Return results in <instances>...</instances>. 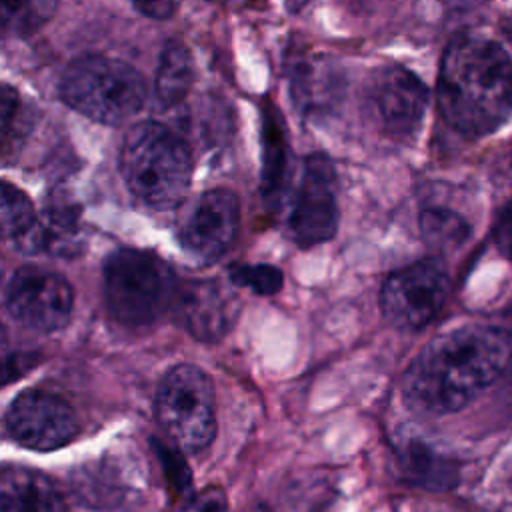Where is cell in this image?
<instances>
[{"instance_id": "obj_22", "label": "cell", "mask_w": 512, "mask_h": 512, "mask_svg": "<svg viewBox=\"0 0 512 512\" xmlns=\"http://www.w3.org/2000/svg\"><path fill=\"white\" fill-rule=\"evenodd\" d=\"M54 8L56 0H0V36L36 30L52 16Z\"/></svg>"}, {"instance_id": "obj_1", "label": "cell", "mask_w": 512, "mask_h": 512, "mask_svg": "<svg viewBox=\"0 0 512 512\" xmlns=\"http://www.w3.org/2000/svg\"><path fill=\"white\" fill-rule=\"evenodd\" d=\"M512 348L486 326H464L430 340L402 376L406 404L428 416L464 408L506 368Z\"/></svg>"}, {"instance_id": "obj_10", "label": "cell", "mask_w": 512, "mask_h": 512, "mask_svg": "<svg viewBox=\"0 0 512 512\" xmlns=\"http://www.w3.org/2000/svg\"><path fill=\"white\" fill-rule=\"evenodd\" d=\"M238 226V198L230 190L216 188L200 194L186 210L178 228V240L196 260L212 262L230 248Z\"/></svg>"}, {"instance_id": "obj_30", "label": "cell", "mask_w": 512, "mask_h": 512, "mask_svg": "<svg viewBox=\"0 0 512 512\" xmlns=\"http://www.w3.org/2000/svg\"><path fill=\"white\" fill-rule=\"evenodd\" d=\"M230 2H248V0H230Z\"/></svg>"}, {"instance_id": "obj_15", "label": "cell", "mask_w": 512, "mask_h": 512, "mask_svg": "<svg viewBox=\"0 0 512 512\" xmlns=\"http://www.w3.org/2000/svg\"><path fill=\"white\" fill-rule=\"evenodd\" d=\"M20 248L28 254L72 256L80 252L82 228L78 212L70 206H50L18 236Z\"/></svg>"}, {"instance_id": "obj_27", "label": "cell", "mask_w": 512, "mask_h": 512, "mask_svg": "<svg viewBox=\"0 0 512 512\" xmlns=\"http://www.w3.org/2000/svg\"><path fill=\"white\" fill-rule=\"evenodd\" d=\"M182 512H226V494L220 488H206L196 494Z\"/></svg>"}, {"instance_id": "obj_5", "label": "cell", "mask_w": 512, "mask_h": 512, "mask_svg": "<svg viewBox=\"0 0 512 512\" xmlns=\"http://www.w3.org/2000/svg\"><path fill=\"white\" fill-rule=\"evenodd\" d=\"M174 296V274L152 252L122 248L104 264L106 306L126 326L152 324L168 310Z\"/></svg>"}, {"instance_id": "obj_3", "label": "cell", "mask_w": 512, "mask_h": 512, "mask_svg": "<svg viewBox=\"0 0 512 512\" xmlns=\"http://www.w3.org/2000/svg\"><path fill=\"white\" fill-rule=\"evenodd\" d=\"M120 170L126 186L144 204L168 210L180 204L190 186L192 156L176 132L148 120L126 132Z\"/></svg>"}, {"instance_id": "obj_13", "label": "cell", "mask_w": 512, "mask_h": 512, "mask_svg": "<svg viewBox=\"0 0 512 512\" xmlns=\"http://www.w3.org/2000/svg\"><path fill=\"white\" fill-rule=\"evenodd\" d=\"M182 326L202 342L220 340L234 324L238 302L216 280H190L174 296Z\"/></svg>"}, {"instance_id": "obj_18", "label": "cell", "mask_w": 512, "mask_h": 512, "mask_svg": "<svg viewBox=\"0 0 512 512\" xmlns=\"http://www.w3.org/2000/svg\"><path fill=\"white\" fill-rule=\"evenodd\" d=\"M290 88L294 104L306 112H322L338 98V78L328 62L316 58H294L290 64Z\"/></svg>"}, {"instance_id": "obj_25", "label": "cell", "mask_w": 512, "mask_h": 512, "mask_svg": "<svg viewBox=\"0 0 512 512\" xmlns=\"http://www.w3.org/2000/svg\"><path fill=\"white\" fill-rule=\"evenodd\" d=\"M18 116H20L18 92L8 84H0V144L6 142L12 130L16 128Z\"/></svg>"}, {"instance_id": "obj_28", "label": "cell", "mask_w": 512, "mask_h": 512, "mask_svg": "<svg viewBox=\"0 0 512 512\" xmlns=\"http://www.w3.org/2000/svg\"><path fill=\"white\" fill-rule=\"evenodd\" d=\"M134 8L148 18H168L180 6V0H132Z\"/></svg>"}, {"instance_id": "obj_21", "label": "cell", "mask_w": 512, "mask_h": 512, "mask_svg": "<svg viewBox=\"0 0 512 512\" xmlns=\"http://www.w3.org/2000/svg\"><path fill=\"white\" fill-rule=\"evenodd\" d=\"M422 238L428 246L440 250H454L470 236L468 222L454 210L430 206L420 214Z\"/></svg>"}, {"instance_id": "obj_11", "label": "cell", "mask_w": 512, "mask_h": 512, "mask_svg": "<svg viewBox=\"0 0 512 512\" xmlns=\"http://www.w3.org/2000/svg\"><path fill=\"white\" fill-rule=\"evenodd\" d=\"M10 436L32 450H54L70 442L78 432V420L70 404L60 396L26 390L6 414Z\"/></svg>"}, {"instance_id": "obj_8", "label": "cell", "mask_w": 512, "mask_h": 512, "mask_svg": "<svg viewBox=\"0 0 512 512\" xmlns=\"http://www.w3.org/2000/svg\"><path fill=\"white\" fill-rule=\"evenodd\" d=\"M336 228V172L328 156L312 154L302 166L294 206L288 218V230L298 246L310 248L330 240Z\"/></svg>"}, {"instance_id": "obj_29", "label": "cell", "mask_w": 512, "mask_h": 512, "mask_svg": "<svg viewBox=\"0 0 512 512\" xmlns=\"http://www.w3.org/2000/svg\"><path fill=\"white\" fill-rule=\"evenodd\" d=\"M28 364L30 358H0V386L16 378Z\"/></svg>"}, {"instance_id": "obj_20", "label": "cell", "mask_w": 512, "mask_h": 512, "mask_svg": "<svg viewBox=\"0 0 512 512\" xmlns=\"http://www.w3.org/2000/svg\"><path fill=\"white\" fill-rule=\"evenodd\" d=\"M194 80L192 56L184 44L172 42L164 48L156 72V96L164 106L180 104Z\"/></svg>"}, {"instance_id": "obj_19", "label": "cell", "mask_w": 512, "mask_h": 512, "mask_svg": "<svg viewBox=\"0 0 512 512\" xmlns=\"http://www.w3.org/2000/svg\"><path fill=\"white\" fill-rule=\"evenodd\" d=\"M288 174V146L282 118L266 102L262 108V196L268 202L282 198Z\"/></svg>"}, {"instance_id": "obj_14", "label": "cell", "mask_w": 512, "mask_h": 512, "mask_svg": "<svg viewBox=\"0 0 512 512\" xmlns=\"http://www.w3.org/2000/svg\"><path fill=\"white\" fill-rule=\"evenodd\" d=\"M396 474L410 486L450 490L458 484V464L422 438L406 436L394 446Z\"/></svg>"}, {"instance_id": "obj_24", "label": "cell", "mask_w": 512, "mask_h": 512, "mask_svg": "<svg viewBox=\"0 0 512 512\" xmlns=\"http://www.w3.org/2000/svg\"><path fill=\"white\" fill-rule=\"evenodd\" d=\"M230 280L246 286L260 296H272L282 288V270L272 264H236L230 268Z\"/></svg>"}, {"instance_id": "obj_4", "label": "cell", "mask_w": 512, "mask_h": 512, "mask_svg": "<svg viewBox=\"0 0 512 512\" xmlns=\"http://www.w3.org/2000/svg\"><path fill=\"white\" fill-rule=\"evenodd\" d=\"M62 100L76 112L102 124L128 122L146 100L142 74L130 64L106 56H80L64 72Z\"/></svg>"}, {"instance_id": "obj_6", "label": "cell", "mask_w": 512, "mask_h": 512, "mask_svg": "<svg viewBox=\"0 0 512 512\" xmlns=\"http://www.w3.org/2000/svg\"><path fill=\"white\" fill-rule=\"evenodd\" d=\"M156 418L178 448L204 450L216 432L214 386L206 372L192 364L170 368L158 386Z\"/></svg>"}, {"instance_id": "obj_7", "label": "cell", "mask_w": 512, "mask_h": 512, "mask_svg": "<svg viewBox=\"0 0 512 512\" xmlns=\"http://www.w3.org/2000/svg\"><path fill=\"white\" fill-rule=\"evenodd\" d=\"M450 278L436 260H418L392 272L380 290L384 318L400 330H420L442 310Z\"/></svg>"}, {"instance_id": "obj_9", "label": "cell", "mask_w": 512, "mask_h": 512, "mask_svg": "<svg viewBox=\"0 0 512 512\" xmlns=\"http://www.w3.org/2000/svg\"><path fill=\"white\" fill-rule=\"evenodd\" d=\"M8 308L28 328L52 332L68 324L74 292L68 280L42 268H22L8 284Z\"/></svg>"}, {"instance_id": "obj_26", "label": "cell", "mask_w": 512, "mask_h": 512, "mask_svg": "<svg viewBox=\"0 0 512 512\" xmlns=\"http://www.w3.org/2000/svg\"><path fill=\"white\" fill-rule=\"evenodd\" d=\"M492 236L498 250L512 262V198L500 210L492 228Z\"/></svg>"}, {"instance_id": "obj_23", "label": "cell", "mask_w": 512, "mask_h": 512, "mask_svg": "<svg viewBox=\"0 0 512 512\" xmlns=\"http://www.w3.org/2000/svg\"><path fill=\"white\" fill-rule=\"evenodd\" d=\"M30 198L8 182H0V238H18L34 220Z\"/></svg>"}, {"instance_id": "obj_16", "label": "cell", "mask_w": 512, "mask_h": 512, "mask_svg": "<svg viewBox=\"0 0 512 512\" xmlns=\"http://www.w3.org/2000/svg\"><path fill=\"white\" fill-rule=\"evenodd\" d=\"M0 512H66L60 488L38 470H0Z\"/></svg>"}, {"instance_id": "obj_2", "label": "cell", "mask_w": 512, "mask_h": 512, "mask_svg": "<svg viewBox=\"0 0 512 512\" xmlns=\"http://www.w3.org/2000/svg\"><path fill=\"white\" fill-rule=\"evenodd\" d=\"M438 108L444 122L478 138L498 130L512 114V56L492 38H454L440 60Z\"/></svg>"}, {"instance_id": "obj_17", "label": "cell", "mask_w": 512, "mask_h": 512, "mask_svg": "<svg viewBox=\"0 0 512 512\" xmlns=\"http://www.w3.org/2000/svg\"><path fill=\"white\" fill-rule=\"evenodd\" d=\"M72 492L86 506H118L130 492L126 466L110 456L88 462L72 474Z\"/></svg>"}, {"instance_id": "obj_12", "label": "cell", "mask_w": 512, "mask_h": 512, "mask_svg": "<svg viewBox=\"0 0 512 512\" xmlns=\"http://www.w3.org/2000/svg\"><path fill=\"white\" fill-rule=\"evenodd\" d=\"M370 94L376 118L388 136L410 138L420 130L428 90L414 72L400 64L384 66L374 74Z\"/></svg>"}]
</instances>
